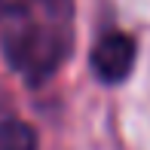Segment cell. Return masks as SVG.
Segmentation results:
<instances>
[{
	"mask_svg": "<svg viewBox=\"0 0 150 150\" xmlns=\"http://www.w3.org/2000/svg\"><path fill=\"white\" fill-rule=\"evenodd\" d=\"M135 55H138V46L129 34H104L98 43L92 46V55H89V64L95 71V77L107 86H117L132 74L135 67Z\"/></svg>",
	"mask_w": 150,
	"mask_h": 150,
	"instance_id": "7a4b0ae2",
	"label": "cell"
},
{
	"mask_svg": "<svg viewBox=\"0 0 150 150\" xmlns=\"http://www.w3.org/2000/svg\"><path fill=\"white\" fill-rule=\"evenodd\" d=\"M3 12H6V6H3V0H0V22H3Z\"/></svg>",
	"mask_w": 150,
	"mask_h": 150,
	"instance_id": "5b68a950",
	"label": "cell"
},
{
	"mask_svg": "<svg viewBox=\"0 0 150 150\" xmlns=\"http://www.w3.org/2000/svg\"><path fill=\"white\" fill-rule=\"evenodd\" d=\"M0 150H37V135L28 122L3 120L0 122Z\"/></svg>",
	"mask_w": 150,
	"mask_h": 150,
	"instance_id": "3957f363",
	"label": "cell"
},
{
	"mask_svg": "<svg viewBox=\"0 0 150 150\" xmlns=\"http://www.w3.org/2000/svg\"><path fill=\"white\" fill-rule=\"evenodd\" d=\"M0 46L6 64L31 86L49 80L74 46V3H18L6 6L0 22Z\"/></svg>",
	"mask_w": 150,
	"mask_h": 150,
	"instance_id": "6da1fadb",
	"label": "cell"
},
{
	"mask_svg": "<svg viewBox=\"0 0 150 150\" xmlns=\"http://www.w3.org/2000/svg\"><path fill=\"white\" fill-rule=\"evenodd\" d=\"M31 3H49V6H61V3H74V0H31Z\"/></svg>",
	"mask_w": 150,
	"mask_h": 150,
	"instance_id": "277c9868",
	"label": "cell"
}]
</instances>
